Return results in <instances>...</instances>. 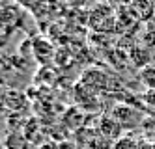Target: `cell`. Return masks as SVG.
Returning a JSON list of instances; mask_svg holds the SVG:
<instances>
[{
    "instance_id": "cell-4",
    "label": "cell",
    "mask_w": 155,
    "mask_h": 149,
    "mask_svg": "<svg viewBox=\"0 0 155 149\" xmlns=\"http://www.w3.org/2000/svg\"><path fill=\"white\" fill-rule=\"evenodd\" d=\"M75 99L79 102V106L86 108V110H95V105H97V93L90 91L88 88H84L82 84L77 86L75 89Z\"/></svg>"
},
{
    "instance_id": "cell-2",
    "label": "cell",
    "mask_w": 155,
    "mask_h": 149,
    "mask_svg": "<svg viewBox=\"0 0 155 149\" xmlns=\"http://www.w3.org/2000/svg\"><path fill=\"white\" fill-rule=\"evenodd\" d=\"M26 106H28V101H26V97H25L23 91L9 89V95L6 99L4 112H9L12 116H17V114H23Z\"/></svg>"
},
{
    "instance_id": "cell-5",
    "label": "cell",
    "mask_w": 155,
    "mask_h": 149,
    "mask_svg": "<svg viewBox=\"0 0 155 149\" xmlns=\"http://www.w3.org/2000/svg\"><path fill=\"white\" fill-rule=\"evenodd\" d=\"M32 43H34L32 45V54H34V58L38 62H47V60H51L54 56V49H52L51 41H47V39H34Z\"/></svg>"
},
{
    "instance_id": "cell-6",
    "label": "cell",
    "mask_w": 155,
    "mask_h": 149,
    "mask_svg": "<svg viewBox=\"0 0 155 149\" xmlns=\"http://www.w3.org/2000/svg\"><path fill=\"white\" fill-rule=\"evenodd\" d=\"M4 145L8 149H30L32 142L21 131H12V132H8L6 140H4Z\"/></svg>"
},
{
    "instance_id": "cell-11",
    "label": "cell",
    "mask_w": 155,
    "mask_h": 149,
    "mask_svg": "<svg viewBox=\"0 0 155 149\" xmlns=\"http://www.w3.org/2000/svg\"><path fill=\"white\" fill-rule=\"evenodd\" d=\"M17 2H21V4H26V6L30 8L32 4H34V0H17Z\"/></svg>"
},
{
    "instance_id": "cell-12",
    "label": "cell",
    "mask_w": 155,
    "mask_h": 149,
    "mask_svg": "<svg viewBox=\"0 0 155 149\" xmlns=\"http://www.w3.org/2000/svg\"><path fill=\"white\" fill-rule=\"evenodd\" d=\"M0 149H8V147L4 145V142H0Z\"/></svg>"
},
{
    "instance_id": "cell-10",
    "label": "cell",
    "mask_w": 155,
    "mask_h": 149,
    "mask_svg": "<svg viewBox=\"0 0 155 149\" xmlns=\"http://www.w3.org/2000/svg\"><path fill=\"white\" fill-rule=\"evenodd\" d=\"M8 95H9V89H8V86L0 80V112H4V106H6V99H8Z\"/></svg>"
},
{
    "instance_id": "cell-1",
    "label": "cell",
    "mask_w": 155,
    "mask_h": 149,
    "mask_svg": "<svg viewBox=\"0 0 155 149\" xmlns=\"http://www.w3.org/2000/svg\"><path fill=\"white\" fill-rule=\"evenodd\" d=\"M81 84L84 88H88L90 91H94V93H101V91L107 89V84H108V78L107 75L97 69V67H92V69H86L81 76Z\"/></svg>"
},
{
    "instance_id": "cell-13",
    "label": "cell",
    "mask_w": 155,
    "mask_h": 149,
    "mask_svg": "<svg viewBox=\"0 0 155 149\" xmlns=\"http://www.w3.org/2000/svg\"><path fill=\"white\" fill-rule=\"evenodd\" d=\"M116 2H118V4H125V2H127V0H116Z\"/></svg>"
},
{
    "instance_id": "cell-9",
    "label": "cell",
    "mask_w": 155,
    "mask_h": 149,
    "mask_svg": "<svg viewBox=\"0 0 155 149\" xmlns=\"http://www.w3.org/2000/svg\"><path fill=\"white\" fill-rule=\"evenodd\" d=\"M101 131H103V134L105 136H112L110 132H116V134H120V131H121V125L116 121V119H112V118H103V121H101Z\"/></svg>"
},
{
    "instance_id": "cell-3",
    "label": "cell",
    "mask_w": 155,
    "mask_h": 149,
    "mask_svg": "<svg viewBox=\"0 0 155 149\" xmlns=\"http://www.w3.org/2000/svg\"><path fill=\"white\" fill-rule=\"evenodd\" d=\"M131 9L137 19L150 21L155 15V2L153 0H131Z\"/></svg>"
},
{
    "instance_id": "cell-7",
    "label": "cell",
    "mask_w": 155,
    "mask_h": 149,
    "mask_svg": "<svg viewBox=\"0 0 155 149\" xmlns=\"http://www.w3.org/2000/svg\"><path fill=\"white\" fill-rule=\"evenodd\" d=\"M138 78H140V82L144 84V88L155 89V63L144 65L140 69V73H138Z\"/></svg>"
},
{
    "instance_id": "cell-8",
    "label": "cell",
    "mask_w": 155,
    "mask_h": 149,
    "mask_svg": "<svg viewBox=\"0 0 155 149\" xmlns=\"http://www.w3.org/2000/svg\"><path fill=\"white\" fill-rule=\"evenodd\" d=\"M4 15H9V24H12V28L13 26H19V22H21V15H19V11L15 9V8H9V6H6V8H0V26H6V22L2 21V17ZM8 19V17H6Z\"/></svg>"
}]
</instances>
